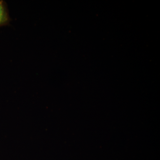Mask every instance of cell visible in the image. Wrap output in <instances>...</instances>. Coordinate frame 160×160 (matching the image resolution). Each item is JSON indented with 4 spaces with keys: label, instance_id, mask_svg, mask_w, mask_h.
Returning <instances> with one entry per match:
<instances>
[{
    "label": "cell",
    "instance_id": "6da1fadb",
    "mask_svg": "<svg viewBox=\"0 0 160 160\" xmlns=\"http://www.w3.org/2000/svg\"><path fill=\"white\" fill-rule=\"evenodd\" d=\"M11 21L6 2L0 0V27L7 26Z\"/></svg>",
    "mask_w": 160,
    "mask_h": 160
}]
</instances>
